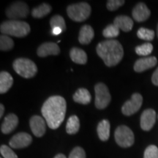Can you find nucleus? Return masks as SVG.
<instances>
[{
  "label": "nucleus",
  "instance_id": "f257e3e1",
  "mask_svg": "<svg viewBox=\"0 0 158 158\" xmlns=\"http://www.w3.org/2000/svg\"><path fill=\"white\" fill-rule=\"evenodd\" d=\"M66 101L61 96L50 97L43 105L41 112L51 129L56 130L64 121L66 114Z\"/></svg>",
  "mask_w": 158,
  "mask_h": 158
},
{
  "label": "nucleus",
  "instance_id": "f03ea898",
  "mask_svg": "<svg viewBox=\"0 0 158 158\" xmlns=\"http://www.w3.org/2000/svg\"><path fill=\"white\" fill-rule=\"evenodd\" d=\"M98 56L108 67L115 66L124 56L122 45L116 40H107L98 45L96 48Z\"/></svg>",
  "mask_w": 158,
  "mask_h": 158
},
{
  "label": "nucleus",
  "instance_id": "7ed1b4c3",
  "mask_svg": "<svg viewBox=\"0 0 158 158\" xmlns=\"http://www.w3.org/2000/svg\"><path fill=\"white\" fill-rule=\"evenodd\" d=\"M1 32L5 35L23 37L30 32V27L25 21L9 20L1 24Z\"/></svg>",
  "mask_w": 158,
  "mask_h": 158
},
{
  "label": "nucleus",
  "instance_id": "20e7f679",
  "mask_svg": "<svg viewBox=\"0 0 158 158\" xmlns=\"http://www.w3.org/2000/svg\"><path fill=\"white\" fill-rule=\"evenodd\" d=\"M91 6L86 2H80L69 5L67 8L68 16L73 21L82 22L89 17L91 14Z\"/></svg>",
  "mask_w": 158,
  "mask_h": 158
},
{
  "label": "nucleus",
  "instance_id": "39448f33",
  "mask_svg": "<svg viewBox=\"0 0 158 158\" xmlns=\"http://www.w3.org/2000/svg\"><path fill=\"white\" fill-rule=\"evenodd\" d=\"M14 70L19 76L25 78L34 77L37 72V68L34 62L27 58H19L13 62Z\"/></svg>",
  "mask_w": 158,
  "mask_h": 158
},
{
  "label": "nucleus",
  "instance_id": "423d86ee",
  "mask_svg": "<svg viewBox=\"0 0 158 158\" xmlns=\"http://www.w3.org/2000/svg\"><path fill=\"white\" fill-rule=\"evenodd\" d=\"M114 137L116 143L123 148H127L134 143V134L130 128L125 125L119 126L116 128Z\"/></svg>",
  "mask_w": 158,
  "mask_h": 158
},
{
  "label": "nucleus",
  "instance_id": "0eeeda50",
  "mask_svg": "<svg viewBox=\"0 0 158 158\" xmlns=\"http://www.w3.org/2000/svg\"><path fill=\"white\" fill-rule=\"evenodd\" d=\"M95 106L98 109H104L109 105L111 97L106 84L99 83L94 86Z\"/></svg>",
  "mask_w": 158,
  "mask_h": 158
},
{
  "label": "nucleus",
  "instance_id": "6e6552de",
  "mask_svg": "<svg viewBox=\"0 0 158 158\" xmlns=\"http://www.w3.org/2000/svg\"><path fill=\"white\" fill-rule=\"evenodd\" d=\"M29 12V7L27 4L23 2H16L7 9L6 15L10 20L19 21V19L27 17Z\"/></svg>",
  "mask_w": 158,
  "mask_h": 158
},
{
  "label": "nucleus",
  "instance_id": "1a4fd4ad",
  "mask_svg": "<svg viewBox=\"0 0 158 158\" xmlns=\"http://www.w3.org/2000/svg\"><path fill=\"white\" fill-rule=\"evenodd\" d=\"M143 102V98L139 93L132 95L130 100L124 102L122 108V112L125 116H131L140 109Z\"/></svg>",
  "mask_w": 158,
  "mask_h": 158
},
{
  "label": "nucleus",
  "instance_id": "9d476101",
  "mask_svg": "<svg viewBox=\"0 0 158 158\" xmlns=\"http://www.w3.org/2000/svg\"><path fill=\"white\" fill-rule=\"evenodd\" d=\"M32 141V138L27 133H19L13 136L9 142L10 146L14 149H22L29 146Z\"/></svg>",
  "mask_w": 158,
  "mask_h": 158
},
{
  "label": "nucleus",
  "instance_id": "9b49d317",
  "mask_svg": "<svg viewBox=\"0 0 158 158\" xmlns=\"http://www.w3.org/2000/svg\"><path fill=\"white\" fill-rule=\"evenodd\" d=\"M45 120L40 116H33L30 118L29 124L31 131L36 137H42L45 133L46 130V124H45Z\"/></svg>",
  "mask_w": 158,
  "mask_h": 158
},
{
  "label": "nucleus",
  "instance_id": "f8f14e48",
  "mask_svg": "<svg viewBox=\"0 0 158 158\" xmlns=\"http://www.w3.org/2000/svg\"><path fill=\"white\" fill-rule=\"evenodd\" d=\"M156 121V112L149 108L142 113L141 116V127L145 131H149L153 127Z\"/></svg>",
  "mask_w": 158,
  "mask_h": 158
},
{
  "label": "nucleus",
  "instance_id": "ddd939ff",
  "mask_svg": "<svg viewBox=\"0 0 158 158\" xmlns=\"http://www.w3.org/2000/svg\"><path fill=\"white\" fill-rule=\"evenodd\" d=\"M132 15L134 20L137 22H143L149 19L151 12L145 4L141 2L135 6L132 11Z\"/></svg>",
  "mask_w": 158,
  "mask_h": 158
},
{
  "label": "nucleus",
  "instance_id": "4468645a",
  "mask_svg": "<svg viewBox=\"0 0 158 158\" xmlns=\"http://www.w3.org/2000/svg\"><path fill=\"white\" fill-rule=\"evenodd\" d=\"M157 59L155 56L144 57L138 59L134 64V70L137 73H141L143 71L152 68L157 64Z\"/></svg>",
  "mask_w": 158,
  "mask_h": 158
},
{
  "label": "nucleus",
  "instance_id": "2eb2a0df",
  "mask_svg": "<svg viewBox=\"0 0 158 158\" xmlns=\"http://www.w3.org/2000/svg\"><path fill=\"white\" fill-rule=\"evenodd\" d=\"M37 53L40 57H46L49 55H58L60 53V48L55 43H45L39 47Z\"/></svg>",
  "mask_w": 158,
  "mask_h": 158
},
{
  "label": "nucleus",
  "instance_id": "dca6fc26",
  "mask_svg": "<svg viewBox=\"0 0 158 158\" xmlns=\"http://www.w3.org/2000/svg\"><path fill=\"white\" fill-rule=\"evenodd\" d=\"M19 124V118L14 114H10L5 116L2 124L1 130L4 134H9L14 130Z\"/></svg>",
  "mask_w": 158,
  "mask_h": 158
},
{
  "label": "nucleus",
  "instance_id": "f3484780",
  "mask_svg": "<svg viewBox=\"0 0 158 158\" xmlns=\"http://www.w3.org/2000/svg\"><path fill=\"white\" fill-rule=\"evenodd\" d=\"M114 24L123 31L127 32L133 29V21L127 15H118L114 19Z\"/></svg>",
  "mask_w": 158,
  "mask_h": 158
},
{
  "label": "nucleus",
  "instance_id": "a211bd4d",
  "mask_svg": "<svg viewBox=\"0 0 158 158\" xmlns=\"http://www.w3.org/2000/svg\"><path fill=\"white\" fill-rule=\"evenodd\" d=\"M94 32L91 26L84 25L79 31L78 40L81 44H89L94 38Z\"/></svg>",
  "mask_w": 158,
  "mask_h": 158
},
{
  "label": "nucleus",
  "instance_id": "6ab92c4d",
  "mask_svg": "<svg viewBox=\"0 0 158 158\" xmlns=\"http://www.w3.org/2000/svg\"><path fill=\"white\" fill-rule=\"evenodd\" d=\"M13 84V78L11 75L5 71L0 73V93L4 94L11 88Z\"/></svg>",
  "mask_w": 158,
  "mask_h": 158
},
{
  "label": "nucleus",
  "instance_id": "aec40b11",
  "mask_svg": "<svg viewBox=\"0 0 158 158\" xmlns=\"http://www.w3.org/2000/svg\"><path fill=\"white\" fill-rule=\"evenodd\" d=\"M70 56L73 62L76 64H85L87 62V55L81 48H73L70 51Z\"/></svg>",
  "mask_w": 158,
  "mask_h": 158
},
{
  "label": "nucleus",
  "instance_id": "412c9836",
  "mask_svg": "<svg viewBox=\"0 0 158 158\" xmlns=\"http://www.w3.org/2000/svg\"><path fill=\"white\" fill-rule=\"evenodd\" d=\"M73 100L75 102H78V103L87 105L91 102L92 97H91L89 92L86 89L81 88L78 89L74 94Z\"/></svg>",
  "mask_w": 158,
  "mask_h": 158
},
{
  "label": "nucleus",
  "instance_id": "4be33fe9",
  "mask_svg": "<svg viewBox=\"0 0 158 158\" xmlns=\"http://www.w3.org/2000/svg\"><path fill=\"white\" fill-rule=\"evenodd\" d=\"M98 134L100 139L102 141H106L110 136V122L108 120H102L98 126Z\"/></svg>",
  "mask_w": 158,
  "mask_h": 158
},
{
  "label": "nucleus",
  "instance_id": "5701e85b",
  "mask_svg": "<svg viewBox=\"0 0 158 158\" xmlns=\"http://www.w3.org/2000/svg\"><path fill=\"white\" fill-rule=\"evenodd\" d=\"M79 129H80V121H79L78 117L76 115L71 116L67 122V133L70 135H73L78 133Z\"/></svg>",
  "mask_w": 158,
  "mask_h": 158
},
{
  "label": "nucleus",
  "instance_id": "b1692460",
  "mask_svg": "<svg viewBox=\"0 0 158 158\" xmlns=\"http://www.w3.org/2000/svg\"><path fill=\"white\" fill-rule=\"evenodd\" d=\"M51 7L48 4L43 3L42 5H39L38 7H35L32 10L31 12V15L34 18H37V19H40L47 15L51 13Z\"/></svg>",
  "mask_w": 158,
  "mask_h": 158
},
{
  "label": "nucleus",
  "instance_id": "393cba45",
  "mask_svg": "<svg viewBox=\"0 0 158 158\" xmlns=\"http://www.w3.org/2000/svg\"><path fill=\"white\" fill-rule=\"evenodd\" d=\"M14 46V42L8 35H2L0 37V49L1 51H10Z\"/></svg>",
  "mask_w": 158,
  "mask_h": 158
},
{
  "label": "nucleus",
  "instance_id": "a878e982",
  "mask_svg": "<svg viewBox=\"0 0 158 158\" xmlns=\"http://www.w3.org/2000/svg\"><path fill=\"white\" fill-rule=\"evenodd\" d=\"M137 36L138 37V38L141 40H144L147 41H151L155 37V31L152 30V29L141 27L137 31Z\"/></svg>",
  "mask_w": 158,
  "mask_h": 158
},
{
  "label": "nucleus",
  "instance_id": "bb28decb",
  "mask_svg": "<svg viewBox=\"0 0 158 158\" xmlns=\"http://www.w3.org/2000/svg\"><path fill=\"white\" fill-rule=\"evenodd\" d=\"M50 25L51 28H60L64 31L66 29V24H65L64 19L63 17L59 15H56L51 18L50 21Z\"/></svg>",
  "mask_w": 158,
  "mask_h": 158
},
{
  "label": "nucleus",
  "instance_id": "cd10ccee",
  "mask_svg": "<svg viewBox=\"0 0 158 158\" xmlns=\"http://www.w3.org/2000/svg\"><path fill=\"white\" fill-rule=\"evenodd\" d=\"M153 45L150 43H143L141 45H138L135 48L136 54L139 56H148L152 52Z\"/></svg>",
  "mask_w": 158,
  "mask_h": 158
},
{
  "label": "nucleus",
  "instance_id": "c85d7f7f",
  "mask_svg": "<svg viewBox=\"0 0 158 158\" xmlns=\"http://www.w3.org/2000/svg\"><path fill=\"white\" fill-rule=\"evenodd\" d=\"M120 29L114 24H110L107 26L102 31V35L106 38H114L119 35Z\"/></svg>",
  "mask_w": 158,
  "mask_h": 158
},
{
  "label": "nucleus",
  "instance_id": "c756f323",
  "mask_svg": "<svg viewBox=\"0 0 158 158\" xmlns=\"http://www.w3.org/2000/svg\"><path fill=\"white\" fill-rule=\"evenodd\" d=\"M143 158H158V148L155 145H150L144 152Z\"/></svg>",
  "mask_w": 158,
  "mask_h": 158
},
{
  "label": "nucleus",
  "instance_id": "7c9ffc66",
  "mask_svg": "<svg viewBox=\"0 0 158 158\" xmlns=\"http://www.w3.org/2000/svg\"><path fill=\"white\" fill-rule=\"evenodd\" d=\"M0 152L4 158H18L14 152L6 145H2L0 148Z\"/></svg>",
  "mask_w": 158,
  "mask_h": 158
},
{
  "label": "nucleus",
  "instance_id": "2f4dec72",
  "mask_svg": "<svg viewBox=\"0 0 158 158\" xmlns=\"http://www.w3.org/2000/svg\"><path fill=\"white\" fill-rule=\"evenodd\" d=\"M124 0H109L107 2V8L110 11L116 10L124 4Z\"/></svg>",
  "mask_w": 158,
  "mask_h": 158
},
{
  "label": "nucleus",
  "instance_id": "473e14b6",
  "mask_svg": "<svg viewBox=\"0 0 158 158\" xmlns=\"http://www.w3.org/2000/svg\"><path fill=\"white\" fill-rule=\"evenodd\" d=\"M69 158H86V153L81 147H76L72 150Z\"/></svg>",
  "mask_w": 158,
  "mask_h": 158
},
{
  "label": "nucleus",
  "instance_id": "72a5a7b5",
  "mask_svg": "<svg viewBox=\"0 0 158 158\" xmlns=\"http://www.w3.org/2000/svg\"><path fill=\"white\" fill-rule=\"evenodd\" d=\"M152 83L155 85V86H158V68L152 75Z\"/></svg>",
  "mask_w": 158,
  "mask_h": 158
},
{
  "label": "nucleus",
  "instance_id": "f704fd0d",
  "mask_svg": "<svg viewBox=\"0 0 158 158\" xmlns=\"http://www.w3.org/2000/svg\"><path fill=\"white\" fill-rule=\"evenodd\" d=\"M62 30L60 28H53L51 29V33L54 35H59L62 32Z\"/></svg>",
  "mask_w": 158,
  "mask_h": 158
},
{
  "label": "nucleus",
  "instance_id": "c9c22d12",
  "mask_svg": "<svg viewBox=\"0 0 158 158\" xmlns=\"http://www.w3.org/2000/svg\"><path fill=\"white\" fill-rule=\"evenodd\" d=\"M4 111H5V107H4V106L2 104H1L0 105V117L1 118L2 117Z\"/></svg>",
  "mask_w": 158,
  "mask_h": 158
},
{
  "label": "nucleus",
  "instance_id": "e433bc0d",
  "mask_svg": "<svg viewBox=\"0 0 158 158\" xmlns=\"http://www.w3.org/2000/svg\"><path fill=\"white\" fill-rule=\"evenodd\" d=\"M54 158H67V157H65V155H62V154H58V155L55 156Z\"/></svg>",
  "mask_w": 158,
  "mask_h": 158
},
{
  "label": "nucleus",
  "instance_id": "4c0bfd02",
  "mask_svg": "<svg viewBox=\"0 0 158 158\" xmlns=\"http://www.w3.org/2000/svg\"><path fill=\"white\" fill-rule=\"evenodd\" d=\"M157 37H158V25H157Z\"/></svg>",
  "mask_w": 158,
  "mask_h": 158
}]
</instances>
